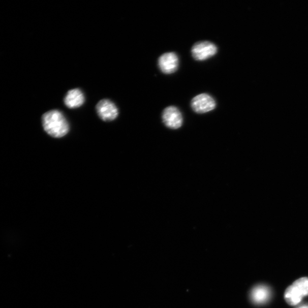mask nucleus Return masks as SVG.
I'll return each mask as SVG.
<instances>
[{
    "instance_id": "0eeeda50",
    "label": "nucleus",
    "mask_w": 308,
    "mask_h": 308,
    "mask_svg": "<svg viewBox=\"0 0 308 308\" xmlns=\"http://www.w3.org/2000/svg\"><path fill=\"white\" fill-rule=\"evenodd\" d=\"M271 297V291L265 285H259L253 289L251 292V298L257 305L264 304Z\"/></svg>"
},
{
    "instance_id": "9b49d317",
    "label": "nucleus",
    "mask_w": 308,
    "mask_h": 308,
    "mask_svg": "<svg viewBox=\"0 0 308 308\" xmlns=\"http://www.w3.org/2000/svg\"><path fill=\"white\" fill-rule=\"evenodd\" d=\"M297 308H308V304L302 305L300 306H298Z\"/></svg>"
},
{
    "instance_id": "9d476101",
    "label": "nucleus",
    "mask_w": 308,
    "mask_h": 308,
    "mask_svg": "<svg viewBox=\"0 0 308 308\" xmlns=\"http://www.w3.org/2000/svg\"><path fill=\"white\" fill-rule=\"evenodd\" d=\"M304 297L308 296V278L298 279L293 283Z\"/></svg>"
},
{
    "instance_id": "f257e3e1",
    "label": "nucleus",
    "mask_w": 308,
    "mask_h": 308,
    "mask_svg": "<svg viewBox=\"0 0 308 308\" xmlns=\"http://www.w3.org/2000/svg\"><path fill=\"white\" fill-rule=\"evenodd\" d=\"M42 120L44 130L52 137L62 138L69 132L68 120L59 110L48 111L43 115Z\"/></svg>"
},
{
    "instance_id": "7ed1b4c3",
    "label": "nucleus",
    "mask_w": 308,
    "mask_h": 308,
    "mask_svg": "<svg viewBox=\"0 0 308 308\" xmlns=\"http://www.w3.org/2000/svg\"><path fill=\"white\" fill-rule=\"evenodd\" d=\"M191 105L195 113L204 114L215 109L217 103L212 97L203 93L195 96L191 101Z\"/></svg>"
},
{
    "instance_id": "20e7f679",
    "label": "nucleus",
    "mask_w": 308,
    "mask_h": 308,
    "mask_svg": "<svg viewBox=\"0 0 308 308\" xmlns=\"http://www.w3.org/2000/svg\"><path fill=\"white\" fill-rule=\"evenodd\" d=\"M162 120L166 127L172 129L180 128L183 122L180 111L174 106L167 107L163 110Z\"/></svg>"
},
{
    "instance_id": "f03ea898",
    "label": "nucleus",
    "mask_w": 308,
    "mask_h": 308,
    "mask_svg": "<svg viewBox=\"0 0 308 308\" xmlns=\"http://www.w3.org/2000/svg\"><path fill=\"white\" fill-rule=\"evenodd\" d=\"M217 53L218 48L216 45L207 41L198 42L191 49L193 58L199 61L211 58Z\"/></svg>"
},
{
    "instance_id": "1a4fd4ad",
    "label": "nucleus",
    "mask_w": 308,
    "mask_h": 308,
    "mask_svg": "<svg viewBox=\"0 0 308 308\" xmlns=\"http://www.w3.org/2000/svg\"><path fill=\"white\" fill-rule=\"evenodd\" d=\"M304 296L299 290L292 284L288 287L284 293L285 300L290 305L295 306L299 304Z\"/></svg>"
},
{
    "instance_id": "39448f33",
    "label": "nucleus",
    "mask_w": 308,
    "mask_h": 308,
    "mask_svg": "<svg viewBox=\"0 0 308 308\" xmlns=\"http://www.w3.org/2000/svg\"><path fill=\"white\" fill-rule=\"evenodd\" d=\"M96 110L100 118L104 121L113 120L118 115V110L113 102L102 100L97 105Z\"/></svg>"
},
{
    "instance_id": "423d86ee",
    "label": "nucleus",
    "mask_w": 308,
    "mask_h": 308,
    "mask_svg": "<svg viewBox=\"0 0 308 308\" xmlns=\"http://www.w3.org/2000/svg\"><path fill=\"white\" fill-rule=\"evenodd\" d=\"M158 67L166 74L175 73L179 67V58L174 52L166 53L158 59Z\"/></svg>"
},
{
    "instance_id": "6e6552de",
    "label": "nucleus",
    "mask_w": 308,
    "mask_h": 308,
    "mask_svg": "<svg viewBox=\"0 0 308 308\" xmlns=\"http://www.w3.org/2000/svg\"><path fill=\"white\" fill-rule=\"evenodd\" d=\"M85 102V97L79 88L69 90L65 97L64 103L68 108L76 109L81 106Z\"/></svg>"
}]
</instances>
